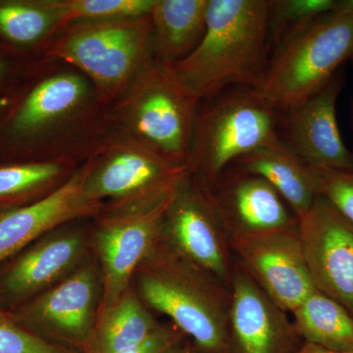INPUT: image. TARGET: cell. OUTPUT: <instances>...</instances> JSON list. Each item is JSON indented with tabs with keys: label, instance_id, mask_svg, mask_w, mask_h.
Returning a JSON list of instances; mask_svg holds the SVG:
<instances>
[{
	"label": "cell",
	"instance_id": "20",
	"mask_svg": "<svg viewBox=\"0 0 353 353\" xmlns=\"http://www.w3.org/2000/svg\"><path fill=\"white\" fill-rule=\"evenodd\" d=\"M209 0H155L150 16L154 57L160 63L182 61L203 38Z\"/></svg>",
	"mask_w": 353,
	"mask_h": 353
},
{
	"label": "cell",
	"instance_id": "15",
	"mask_svg": "<svg viewBox=\"0 0 353 353\" xmlns=\"http://www.w3.org/2000/svg\"><path fill=\"white\" fill-rule=\"evenodd\" d=\"M87 164L50 194L24 205L0 208V264L39 236L74 221L92 219L105 204L83 192Z\"/></svg>",
	"mask_w": 353,
	"mask_h": 353
},
{
	"label": "cell",
	"instance_id": "5",
	"mask_svg": "<svg viewBox=\"0 0 353 353\" xmlns=\"http://www.w3.org/2000/svg\"><path fill=\"white\" fill-rule=\"evenodd\" d=\"M199 99L169 65L152 62L116 102L126 138L172 163L188 166Z\"/></svg>",
	"mask_w": 353,
	"mask_h": 353
},
{
	"label": "cell",
	"instance_id": "3",
	"mask_svg": "<svg viewBox=\"0 0 353 353\" xmlns=\"http://www.w3.org/2000/svg\"><path fill=\"white\" fill-rule=\"evenodd\" d=\"M50 54L87 76L101 101L116 103L155 60L152 19L69 23L60 29Z\"/></svg>",
	"mask_w": 353,
	"mask_h": 353
},
{
	"label": "cell",
	"instance_id": "12",
	"mask_svg": "<svg viewBox=\"0 0 353 353\" xmlns=\"http://www.w3.org/2000/svg\"><path fill=\"white\" fill-rule=\"evenodd\" d=\"M299 234L315 289L353 316V223L320 196L299 218Z\"/></svg>",
	"mask_w": 353,
	"mask_h": 353
},
{
	"label": "cell",
	"instance_id": "28",
	"mask_svg": "<svg viewBox=\"0 0 353 353\" xmlns=\"http://www.w3.org/2000/svg\"><path fill=\"white\" fill-rule=\"evenodd\" d=\"M319 171L321 196L353 223V171Z\"/></svg>",
	"mask_w": 353,
	"mask_h": 353
},
{
	"label": "cell",
	"instance_id": "33",
	"mask_svg": "<svg viewBox=\"0 0 353 353\" xmlns=\"http://www.w3.org/2000/svg\"><path fill=\"white\" fill-rule=\"evenodd\" d=\"M2 72H3V65L0 62V77L2 75Z\"/></svg>",
	"mask_w": 353,
	"mask_h": 353
},
{
	"label": "cell",
	"instance_id": "27",
	"mask_svg": "<svg viewBox=\"0 0 353 353\" xmlns=\"http://www.w3.org/2000/svg\"><path fill=\"white\" fill-rule=\"evenodd\" d=\"M0 353H81L46 340L0 306Z\"/></svg>",
	"mask_w": 353,
	"mask_h": 353
},
{
	"label": "cell",
	"instance_id": "6",
	"mask_svg": "<svg viewBox=\"0 0 353 353\" xmlns=\"http://www.w3.org/2000/svg\"><path fill=\"white\" fill-rule=\"evenodd\" d=\"M277 114L253 88L214 99L197 114L190 173L202 183L217 181L230 164L279 138Z\"/></svg>",
	"mask_w": 353,
	"mask_h": 353
},
{
	"label": "cell",
	"instance_id": "17",
	"mask_svg": "<svg viewBox=\"0 0 353 353\" xmlns=\"http://www.w3.org/2000/svg\"><path fill=\"white\" fill-rule=\"evenodd\" d=\"M214 197L228 230L234 234L276 231L299 225L282 196L264 179L241 170Z\"/></svg>",
	"mask_w": 353,
	"mask_h": 353
},
{
	"label": "cell",
	"instance_id": "14",
	"mask_svg": "<svg viewBox=\"0 0 353 353\" xmlns=\"http://www.w3.org/2000/svg\"><path fill=\"white\" fill-rule=\"evenodd\" d=\"M341 85L340 77L334 75L285 112L284 143L318 170L353 171V152L345 145L336 119Z\"/></svg>",
	"mask_w": 353,
	"mask_h": 353
},
{
	"label": "cell",
	"instance_id": "13",
	"mask_svg": "<svg viewBox=\"0 0 353 353\" xmlns=\"http://www.w3.org/2000/svg\"><path fill=\"white\" fill-rule=\"evenodd\" d=\"M245 269L285 312L314 292L304 259L299 225L276 231L234 234L230 241Z\"/></svg>",
	"mask_w": 353,
	"mask_h": 353
},
{
	"label": "cell",
	"instance_id": "25",
	"mask_svg": "<svg viewBox=\"0 0 353 353\" xmlns=\"http://www.w3.org/2000/svg\"><path fill=\"white\" fill-rule=\"evenodd\" d=\"M339 0H270L269 29L277 48L288 39L331 12Z\"/></svg>",
	"mask_w": 353,
	"mask_h": 353
},
{
	"label": "cell",
	"instance_id": "19",
	"mask_svg": "<svg viewBox=\"0 0 353 353\" xmlns=\"http://www.w3.org/2000/svg\"><path fill=\"white\" fill-rule=\"evenodd\" d=\"M90 95L85 77L70 72L48 77L32 88L16 111L11 130L21 137L54 130L78 115Z\"/></svg>",
	"mask_w": 353,
	"mask_h": 353
},
{
	"label": "cell",
	"instance_id": "34",
	"mask_svg": "<svg viewBox=\"0 0 353 353\" xmlns=\"http://www.w3.org/2000/svg\"><path fill=\"white\" fill-rule=\"evenodd\" d=\"M352 61H353V58H352Z\"/></svg>",
	"mask_w": 353,
	"mask_h": 353
},
{
	"label": "cell",
	"instance_id": "29",
	"mask_svg": "<svg viewBox=\"0 0 353 353\" xmlns=\"http://www.w3.org/2000/svg\"><path fill=\"white\" fill-rule=\"evenodd\" d=\"M183 334L174 325H161L143 343L118 353H165L179 343Z\"/></svg>",
	"mask_w": 353,
	"mask_h": 353
},
{
	"label": "cell",
	"instance_id": "18",
	"mask_svg": "<svg viewBox=\"0 0 353 353\" xmlns=\"http://www.w3.org/2000/svg\"><path fill=\"white\" fill-rule=\"evenodd\" d=\"M234 163L270 183L297 219L305 215L321 196L320 171L303 161L280 137Z\"/></svg>",
	"mask_w": 353,
	"mask_h": 353
},
{
	"label": "cell",
	"instance_id": "26",
	"mask_svg": "<svg viewBox=\"0 0 353 353\" xmlns=\"http://www.w3.org/2000/svg\"><path fill=\"white\" fill-rule=\"evenodd\" d=\"M63 26L77 21L125 19L150 15L155 0H53Z\"/></svg>",
	"mask_w": 353,
	"mask_h": 353
},
{
	"label": "cell",
	"instance_id": "22",
	"mask_svg": "<svg viewBox=\"0 0 353 353\" xmlns=\"http://www.w3.org/2000/svg\"><path fill=\"white\" fill-rule=\"evenodd\" d=\"M296 333L306 343L332 352H353V316L315 290L294 311Z\"/></svg>",
	"mask_w": 353,
	"mask_h": 353
},
{
	"label": "cell",
	"instance_id": "8",
	"mask_svg": "<svg viewBox=\"0 0 353 353\" xmlns=\"http://www.w3.org/2000/svg\"><path fill=\"white\" fill-rule=\"evenodd\" d=\"M102 294L101 265L92 252L68 277L10 312L41 338L82 353L99 319Z\"/></svg>",
	"mask_w": 353,
	"mask_h": 353
},
{
	"label": "cell",
	"instance_id": "4",
	"mask_svg": "<svg viewBox=\"0 0 353 353\" xmlns=\"http://www.w3.org/2000/svg\"><path fill=\"white\" fill-rule=\"evenodd\" d=\"M352 58L353 0H339L333 11L279 46L253 90L272 108L287 112Z\"/></svg>",
	"mask_w": 353,
	"mask_h": 353
},
{
	"label": "cell",
	"instance_id": "1",
	"mask_svg": "<svg viewBox=\"0 0 353 353\" xmlns=\"http://www.w3.org/2000/svg\"><path fill=\"white\" fill-rule=\"evenodd\" d=\"M269 13L270 0H209L201 43L171 66L176 79L199 101L230 85L256 88L266 68Z\"/></svg>",
	"mask_w": 353,
	"mask_h": 353
},
{
	"label": "cell",
	"instance_id": "2",
	"mask_svg": "<svg viewBox=\"0 0 353 353\" xmlns=\"http://www.w3.org/2000/svg\"><path fill=\"white\" fill-rule=\"evenodd\" d=\"M132 285L148 308L167 316L202 352L229 350L230 294L162 236L134 272Z\"/></svg>",
	"mask_w": 353,
	"mask_h": 353
},
{
	"label": "cell",
	"instance_id": "11",
	"mask_svg": "<svg viewBox=\"0 0 353 353\" xmlns=\"http://www.w3.org/2000/svg\"><path fill=\"white\" fill-rule=\"evenodd\" d=\"M227 228L205 185L189 173L167 208L162 238L176 252L214 277L230 283Z\"/></svg>",
	"mask_w": 353,
	"mask_h": 353
},
{
	"label": "cell",
	"instance_id": "10",
	"mask_svg": "<svg viewBox=\"0 0 353 353\" xmlns=\"http://www.w3.org/2000/svg\"><path fill=\"white\" fill-rule=\"evenodd\" d=\"M190 173L125 138L87 163L83 192L88 201L109 205L168 196Z\"/></svg>",
	"mask_w": 353,
	"mask_h": 353
},
{
	"label": "cell",
	"instance_id": "7",
	"mask_svg": "<svg viewBox=\"0 0 353 353\" xmlns=\"http://www.w3.org/2000/svg\"><path fill=\"white\" fill-rule=\"evenodd\" d=\"M174 192L148 201L105 204L92 218V252L103 281L99 312L131 287L134 272L161 240L165 213Z\"/></svg>",
	"mask_w": 353,
	"mask_h": 353
},
{
	"label": "cell",
	"instance_id": "9",
	"mask_svg": "<svg viewBox=\"0 0 353 353\" xmlns=\"http://www.w3.org/2000/svg\"><path fill=\"white\" fill-rule=\"evenodd\" d=\"M88 220L43 234L0 264V306L12 311L79 268L92 253Z\"/></svg>",
	"mask_w": 353,
	"mask_h": 353
},
{
	"label": "cell",
	"instance_id": "32",
	"mask_svg": "<svg viewBox=\"0 0 353 353\" xmlns=\"http://www.w3.org/2000/svg\"><path fill=\"white\" fill-rule=\"evenodd\" d=\"M6 99H0V111L2 110L6 106Z\"/></svg>",
	"mask_w": 353,
	"mask_h": 353
},
{
	"label": "cell",
	"instance_id": "24",
	"mask_svg": "<svg viewBox=\"0 0 353 353\" xmlns=\"http://www.w3.org/2000/svg\"><path fill=\"white\" fill-rule=\"evenodd\" d=\"M63 27L53 0L0 1V34L11 43L30 46Z\"/></svg>",
	"mask_w": 353,
	"mask_h": 353
},
{
	"label": "cell",
	"instance_id": "21",
	"mask_svg": "<svg viewBox=\"0 0 353 353\" xmlns=\"http://www.w3.org/2000/svg\"><path fill=\"white\" fill-rule=\"evenodd\" d=\"M161 324L131 285L99 319L82 353H118L150 338Z\"/></svg>",
	"mask_w": 353,
	"mask_h": 353
},
{
	"label": "cell",
	"instance_id": "23",
	"mask_svg": "<svg viewBox=\"0 0 353 353\" xmlns=\"http://www.w3.org/2000/svg\"><path fill=\"white\" fill-rule=\"evenodd\" d=\"M72 174L61 161L0 166V208L39 201L66 182Z\"/></svg>",
	"mask_w": 353,
	"mask_h": 353
},
{
	"label": "cell",
	"instance_id": "31",
	"mask_svg": "<svg viewBox=\"0 0 353 353\" xmlns=\"http://www.w3.org/2000/svg\"><path fill=\"white\" fill-rule=\"evenodd\" d=\"M165 353H197V352H192V350H185V348L179 347L178 343H176V345H174V347L169 348V350H167V352Z\"/></svg>",
	"mask_w": 353,
	"mask_h": 353
},
{
	"label": "cell",
	"instance_id": "30",
	"mask_svg": "<svg viewBox=\"0 0 353 353\" xmlns=\"http://www.w3.org/2000/svg\"><path fill=\"white\" fill-rule=\"evenodd\" d=\"M294 353H353V352H332V350H325V348L318 347V345L305 343V345L301 350Z\"/></svg>",
	"mask_w": 353,
	"mask_h": 353
},
{
	"label": "cell",
	"instance_id": "16",
	"mask_svg": "<svg viewBox=\"0 0 353 353\" xmlns=\"http://www.w3.org/2000/svg\"><path fill=\"white\" fill-rule=\"evenodd\" d=\"M229 334L240 353H281L296 333L279 307L245 269L230 280Z\"/></svg>",
	"mask_w": 353,
	"mask_h": 353
}]
</instances>
